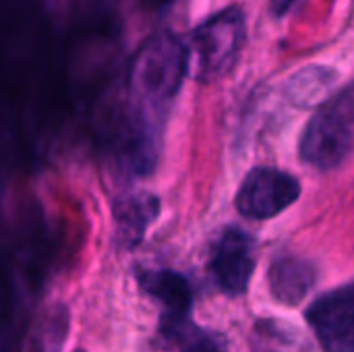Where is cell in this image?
<instances>
[{"instance_id": "8", "label": "cell", "mask_w": 354, "mask_h": 352, "mask_svg": "<svg viewBox=\"0 0 354 352\" xmlns=\"http://www.w3.org/2000/svg\"><path fill=\"white\" fill-rule=\"evenodd\" d=\"M158 199L147 193H135L124 199H118V203L114 205L118 241L124 247H135L158 216Z\"/></svg>"}, {"instance_id": "4", "label": "cell", "mask_w": 354, "mask_h": 352, "mask_svg": "<svg viewBox=\"0 0 354 352\" xmlns=\"http://www.w3.org/2000/svg\"><path fill=\"white\" fill-rule=\"evenodd\" d=\"M301 195V185L295 176L276 168H255L243 180L236 207L243 216L266 220L290 207Z\"/></svg>"}, {"instance_id": "7", "label": "cell", "mask_w": 354, "mask_h": 352, "mask_svg": "<svg viewBox=\"0 0 354 352\" xmlns=\"http://www.w3.org/2000/svg\"><path fill=\"white\" fill-rule=\"evenodd\" d=\"M143 288L164 307L166 330L174 332L185 328V319L191 309V288L183 276L168 270L145 272L141 276Z\"/></svg>"}, {"instance_id": "9", "label": "cell", "mask_w": 354, "mask_h": 352, "mask_svg": "<svg viewBox=\"0 0 354 352\" xmlns=\"http://www.w3.org/2000/svg\"><path fill=\"white\" fill-rule=\"evenodd\" d=\"M315 272L301 259H280L270 272L272 293L280 303H299L313 286Z\"/></svg>"}, {"instance_id": "11", "label": "cell", "mask_w": 354, "mask_h": 352, "mask_svg": "<svg viewBox=\"0 0 354 352\" xmlns=\"http://www.w3.org/2000/svg\"><path fill=\"white\" fill-rule=\"evenodd\" d=\"M183 352H220L216 342L205 334H193L185 340Z\"/></svg>"}, {"instance_id": "6", "label": "cell", "mask_w": 354, "mask_h": 352, "mask_svg": "<svg viewBox=\"0 0 354 352\" xmlns=\"http://www.w3.org/2000/svg\"><path fill=\"white\" fill-rule=\"evenodd\" d=\"M253 241L241 228H228L216 245L212 272L228 295H243L253 276Z\"/></svg>"}, {"instance_id": "14", "label": "cell", "mask_w": 354, "mask_h": 352, "mask_svg": "<svg viewBox=\"0 0 354 352\" xmlns=\"http://www.w3.org/2000/svg\"><path fill=\"white\" fill-rule=\"evenodd\" d=\"M77 352H83V351H77Z\"/></svg>"}, {"instance_id": "10", "label": "cell", "mask_w": 354, "mask_h": 352, "mask_svg": "<svg viewBox=\"0 0 354 352\" xmlns=\"http://www.w3.org/2000/svg\"><path fill=\"white\" fill-rule=\"evenodd\" d=\"M332 81V73L324 66H309L305 71H301L299 75H295L292 79V93H295V100L303 104L315 100L317 93H322L328 83Z\"/></svg>"}, {"instance_id": "5", "label": "cell", "mask_w": 354, "mask_h": 352, "mask_svg": "<svg viewBox=\"0 0 354 352\" xmlns=\"http://www.w3.org/2000/svg\"><path fill=\"white\" fill-rule=\"evenodd\" d=\"M324 352H354V284L319 297L307 309Z\"/></svg>"}, {"instance_id": "2", "label": "cell", "mask_w": 354, "mask_h": 352, "mask_svg": "<svg viewBox=\"0 0 354 352\" xmlns=\"http://www.w3.org/2000/svg\"><path fill=\"white\" fill-rule=\"evenodd\" d=\"M354 151V81L328 98L309 120L301 139V158L332 170Z\"/></svg>"}, {"instance_id": "1", "label": "cell", "mask_w": 354, "mask_h": 352, "mask_svg": "<svg viewBox=\"0 0 354 352\" xmlns=\"http://www.w3.org/2000/svg\"><path fill=\"white\" fill-rule=\"evenodd\" d=\"M189 56L187 44L168 29L149 35L137 48L129 68L133 118L153 129L185 81Z\"/></svg>"}, {"instance_id": "13", "label": "cell", "mask_w": 354, "mask_h": 352, "mask_svg": "<svg viewBox=\"0 0 354 352\" xmlns=\"http://www.w3.org/2000/svg\"><path fill=\"white\" fill-rule=\"evenodd\" d=\"M145 8H160V6H166L174 0H139Z\"/></svg>"}, {"instance_id": "3", "label": "cell", "mask_w": 354, "mask_h": 352, "mask_svg": "<svg viewBox=\"0 0 354 352\" xmlns=\"http://www.w3.org/2000/svg\"><path fill=\"white\" fill-rule=\"evenodd\" d=\"M245 41L247 15L239 4H230L201 21L191 33L197 79L212 81L226 75L239 60Z\"/></svg>"}, {"instance_id": "12", "label": "cell", "mask_w": 354, "mask_h": 352, "mask_svg": "<svg viewBox=\"0 0 354 352\" xmlns=\"http://www.w3.org/2000/svg\"><path fill=\"white\" fill-rule=\"evenodd\" d=\"M299 0H270V12L274 17H286Z\"/></svg>"}]
</instances>
